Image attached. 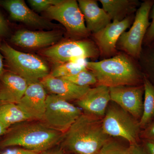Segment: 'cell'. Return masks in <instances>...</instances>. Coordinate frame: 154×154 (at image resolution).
I'll list each match as a JSON object with an SVG mask.
<instances>
[{"mask_svg": "<svg viewBox=\"0 0 154 154\" xmlns=\"http://www.w3.org/2000/svg\"><path fill=\"white\" fill-rule=\"evenodd\" d=\"M154 4L152 1H145L141 4L131 28L125 31L118 40L122 49L136 58H140L142 51L144 39L150 24L149 16Z\"/></svg>", "mask_w": 154, "mask_h": 154, "instance_id": "cell-7", "label": "cell"}, {"mask_svg": "<svg viewBox=\"0 0 154 154\" xmlns=\"http://www.w3.org/2000/svg\"><path fill=\"white\" fill-rule=\"evenodd\" d=\"M131 22L129 17L121 21L113 20L99 32L94 33V37L102 53L110 55L115 52L119 39L129 28Z\"/></svg>", "mask_w": 154, "mask_h": 154, "instance_id": "cell-15", "label": "cell"}, {"mask_svg": "<svg viewBox=\"0 0 154 154\" xmlns=\"http://www.w3.org/2000/svg\"><path fill=\"white\" fill-rule=\"evenodd\" d=\"M41 54L50 61L58 65L96 57L99 54V50L92 42L69 40L46 48L42 51Z\"/></svg>", "mask_w": 154, "mask_h": 154, "instance_id": "cell-6", "label": "cell"}, {"mask_svg": "<svg viewBox=\"0 0 154 154\" xmlns=\"http://www.w3.org/2000/svg\"><path fill=\"white\" fill-rule=\"evenodd\" d=\"M130 154H149L143 146L139 143L130 145Z\"/></svg>", "mask_w": 154, "mask_h": 154, "instance_id": "cell-31", "label": "cell"}, {"mask_svg": "<svg viewBox=\"0 0 154 154\" xmlns=\"http://www.w3.org/2000/svg\"><path fill=\"white\" fill-rule=\"evenodd\" d=\"M45 12L48 17L61 23L71 35L81 37L88 35L84 16L77 1L63 0Z\"/></svg>", "mask_w": 154, "mask_h": 154, "instance_id": "cell-9", "label": "cell"}, {"mask_svg": "<svg viewBox=\"0 0 154 154\" xmlns=\"http://www.w3.org/2000/svg\"><path fill=\"white\" fill-rule=\"evenodd\" d=\"M9 71L25 79L29 84L40 82L50 74L46 62L37 56L21 52L7 43L0 45Z\"/></svg>", "mask_w": 154, "mask_h": 154, "instance_id": "cell-4", "label": "cell"}, {"mask_svg": "<svg viewBox=\"0 0 154 154\" xmlns=\"http://www.w3.org/2000/svg\"><path fill=\"white\" fill-rule=\"evenodd\" d=\"M63 135L43 121L28 120L9 128L0 141V149L18 146L40 153L59 145Z\"/></svg>", "mask_w": 154, "mask_h": 154, "instance_id": "cell-2", "label": "cell"}, {"mask_svg": "<svg viewBox=\"0 0 154 154\" xmlns=\"http://www.w3.org/2000/svg\"><path fill=\"white\" fill-rule=\"evenodd\" d=\"M63 0H28V2L34 10L38 12L47 11L52 6L60 4Z\"/></svg>", "mask_w": 154, "mask_h": 154, "instance_id": "cell-25", "label": "cell"}, {"mask_svg": "<svg viewBox=\"0 0 154 154\" xmlns=\"http://www.w3.org/2000/svg\"><path fill=\"white\" fill-rule=\"evenodd\" d=\"M46 91L67 101H78L85 95L90 87H80L61 78L49 75L40 81Z\"/></svg>", "mask_w": 154, "mask_h": 154, "instance_id": "cell-16", "label": "cell"}, {"mask_svg": "<svg viewBox=\"0 0 154 154\" xmlns=\"http://www.w3.org/2000/svg\"><path fill=\"white\" fill-rule=\"evenodd\" d=\"M110 140L102 118L83 113L63 134L59 145L65 154H98Z\"/></svg>", "mask_w": 154, "mask_h": 154, "instance_id": "cell-1", "label": "cell"}, {"mask_svg": "<svg viewBox=\"0 0 154 154\" xmlns=\"http://www.w3.org/2000/svg\"><path fill=\"white\" fill-rule=\"evenodd\" d=\"M79 7L84 16L89 32L96 33L110 23L111 19L94 0H79Z\"/></svg>", "mask_w": 154, "mask_h": 154, "instance_id": "cell-18", "label": "cell"}, {"mask_svg": "<svg viewBox=\"0 0 154 154\" xmlns=\"http://www.w3.org/2000/svg\"><path fill=\"white\" fill-rule=\"evenodd\" d=\"M102 8L111 20L121 21L129 10L135 9L136 2L128 0H100Z\"/></svg>", "mask_w": 154, "mask_h": 154, "instance_id": "cell-20", "label": "cell"}, {"mask_svg": "<svg viewBox=\"0 0 154 154\" xmlns=\"http://www.w3.org/2000/svg\"><path fill=\"white\" fill-rule=\"evenodd\" d=\"M152 9V21L146 33L143 42V43H144L146 45L148 46L150 45L154 41V4Z\"/></svg>", "mask_w": 154, "mask_h": 154, "instance_id": "cell-26", "label": "cell"}, {"mask_svg": "<svg viewBox=\"0 0 154 154\" xmlns=\"http://www.w3.org/2000/svg\"><path fill=\"white\" fill-rule=\"evenodd\" d=\"M8 128H9L0 122V137L2 136L5 134Z\"/></svg>", "mask_w": 154, "mask_h": 154, "instance_id": "cell-35", "label": "cell"}, {"mask_svg": "<svg viewBox=\"0 0 154 154\" xmlns=\"http://www.w3.org/2000/svg\"><path fill=\"white\" fill-rule=\"evenodd\" d=\"M87 62L86 60H84L58 65L49 75L55 78H64L73 75L87 68Z\"/></svg>", "mask_w": 154, "mask_h": 154, "instance_id": "cell-22", "label": "cell"}, {"mask_svg": "<svg viewBox=\"0 0 154 154\" xmlns=\"http://www.w3.org/2000/svg\"><path fill=\"white\" fill-rule=\"evenodd\" d=\"M39 152L30 150L22 147L9 149L0 152V154H39Z\"/></svg>", "mask_w": 154, "mask_h": 154, "instance_id": "cell-28", "label": "cell"}, {"mask_svg": "<svg viewBox=\"0 0 154 154\" xmlns=\"http://www.w3.org/2000/svg\"><path fill=\"white\" fill-rule=\"evenodd\" d=\"M109 89L111 101L140 121L143 112V85L117 86Z\"/></svg>", "mask_w": 154, "mask_h": 154, "instance_id": "cell-10", "label": "cell"}, {"mask_svg": "<svg viewBox=\"0 0 154 154\" xmlns=\"http://www.w3.org/2000/svg\"><path fill=\"white\" fill-rule=\"evenodd\" d=\"M29 120L31 119L17 104L5 103L0 106V122L9 128Z\"/></svg>", "mask_w": 154, "mask_h": 154, "instance_id": "cell-19", "label": "cell"}, {"mask_svg": "<svg viewBox=\"0 0 154 154\" xmlns=\"http://www.w3.org/2000/svg\"><path fill=\"white\" fill-rule=\"evenodd\" d=\"M86 66L95 75L99 85L110 88L143 85L144 75L123 54L99 62H87Z\"/></svg>", "mask_w": 154, "mask_h": 154, "instance_id": "cell-3", "label": "cell"}, {"mask_svg": "<svg viewBox=\"0 0 154 154\" xmlns=\"http://www.w3.org/2000/svg\"><path fill=\"white\" fill-rule=\"evenodd\" d=\"M143 146L149 154H154V143L145 141Z\"/></svg>", "mask_w": 154, "mask_h": 154, "instance_id": "cell-33", "label": "cell"}, {"mask_svg": "<svg viewBox=\"0 0 154 154\" xmlns=\"http://www.w3.org/2000/svg\"><path fill=\"white\" fill-rule=\"evenodd\" d=\"M2 102H1V101H0V106H1V105H2Z\"/></svg>", "mask_w": 154, "mask_h": 154, "instance_id": "cell-37", "label": "cell"}, {"mask_svg": "<svg viewBox=\"0 0 154 154\" xmlns=\"http://www.w3.org/2000/svg\"><path fill=\"white\" fill-rule=\"evenodd\" d=\"M82 109L54 94L48 95L42 121L51 128L64 133L82 115Z\"/></svg>", "mask_w": 154, "mask_h": 154, "instance_id": "cell-8", "label": "cell"}, {"mask_svg": "<svg viewBox=\"0 0 154 154\" xmlns=\"http://www.w3.org/2000/svg\"><path fill=\"white\" fill-rule=\"evenodd\" d=\"M0 5L8 12L11 19L15 21L38 28L54 27L46 19L28 8L22 0L0 1Z\"/></svg>", "mask_w": 154, "mask_h": 154, "instance_id": "cell-14", "label": "cell"}, {"mask_svg": "<svg viewBox=\"0 0 154 154\" xmlns=\"http://www.w3.org/2000/svg\"><path fill=\"white\" fill-rule=\"evenodd\" d=\"M143 86L144 99L143 112L139 121L141 128L147 126L154 117V86L144 76Z\"/></svg>", "mask_w": 154, "mask_h": 154, "instance_id": "cell-21", "label": "cell"}, {"mask_svg": "<svg viewBox=\"0 0 154 154\" xmlns=\"http://www.w3.org/2000/svg\"><path fill=\"white\" fill-rule=\"evenodd\" d=\"M47 96L46 90L41 82L31 83L17 104L31 120L42 121Z\"/></svg>", "mask_w": 154, "mask_h": 154, "instance_id": "cell-11", "label": "cell"}, {"mask_svg": "<svg viewBox=\"0 0 154 154\" xmlns=\"http://www.w3.org/2000/svg\"><path fill=\"white\" fill-rule=\"evenodd\" d=\"M29 83L25 79L6 71L0 79V101L2 104H18L25 94Z\"/></svg>", "mask_w": 154, "mask_h": 154, "instance_id": "cell-17", "label": "cell"}, {"mask_svg": "<svg viewBox=\"0 0 154 154\" xmlns=\"http://www.w3.org/2000/svg\"><path fill=\"white\" fill-rule=\"evenodd\" d=\"M146 53H147L146 55V66L147 67H149L150 72H152L154 76V48H151Z\"/></svg>", "mask_w": 154, "mask_h": 154, "instance_id": "cell-29", "label": "cell"}, {"mask_svg": "<svg viewBox=\"0 0 154 154\" xmlns=\"http://www.w3.org/2000/svg\"><path fill=\"white\" fill-rule=\"evenodd\" d=\"M80 87H90L97 83L96 76L91 71L86 68L76 74L61 78Z\"/></svg>", "mask_w": 154, "mask_h": 154, "instance_id": "cell-23", "label": "cell"}, {"mask_svg": "<svg viewBox=\"0 0 154 154\" xmlns=\"http://www.w3.org/2000/svg\"><path fill=\"white\" fill-rule=\"evenodd\" d=\"M3 56L0 51V79L4 73L6 72L4 68V64L3 62Z\"/></svg>", "mask_w": 154, "mask_h": 154, "instance_id": "cell-34", "label": "cell"}, {"mask_svg": "<svg viewBox=\"0 0 154 154\" xmlns=\"http://www.w3.org/2000/svg\"><path fill=\"white\" fill-rule=\"evenodd\" d=\"M102 126L109 136L122 138L130 145L138 143L141 128L139 120L118 105L107 107Z\"/></svg>", "mask_w": 154, "mask_h": 154, "instance_id": "cell-5", "label": "cell"}, {"mask_svg": "<svg viewBox=\"0 0 154 154\" xmlns=\"http://www.w3.org/2000/svg\"><path fill=\"white\" fill-rule=\"evenodd\" d=\"M8 25L6 19L0 13V37L5 36L8 34Z\"/></svg>", "mask_w": 154, "mask_h": 154, "instance_id": "cell-30", "label": "cell"}, {"mask_svg": "<svg viewBox=\"0 0 154 154\" xmlns=\"http://www.w3.org/2000/svg\"><path fill=\"white\" fill-rule=\"evenodd\" d=\"M39 154H65L59 145L39 153Z\"/></svg>", "mask_w": 154, "mask_h": 154, "instance_id": "cell-32", "label": "cell"}, {"mask_svg": "<svg viewBox=\"0 0 154 154\" xmlns=\"http://www.w3.org/2000/svg\"><path fill=\"white\" fill-rule=\"evenodd\" d=\"M110 101L109 88L99 85L95 88H90L76 103L84 113L103 118Z\"/></svg>", "mask_w": 154, "mask_h": 154, "instance_id": "cell-13", "label": "cell"}, {"mask_svg": "<svg viewBox=\"0 0 154 154\" xmlns=\"http://www.w3.org/2000/svg\"><path fill=\"white\" fill-rule=\"evenodd\" d=\"M150 46H152V45H153V48H154V41L153 42H152V43H151V44L150 45Z\"/></svg>", "mask_w": 154, "mask_h": 154, "instance_id": "cell-36", "label": "cell"}, {"mask_svg": "<svg viewBox=\"0 0 154 154\" xmlns=\"http://www.w3.org/2000/svg\"><path fill=\"white\" fill-rule=\"evenodd\" d=\"M140 136L146 141L154 143V122L148 125L144 130L141 131Z\"/></svg>", "mask_w": 154, "mask_h": 154, "instance_id": "cell-27", "label": "cell"}, {"mask_svg": "<svg viewBox=\"0 0 154 154\" xmlns=\"http://www.w3.org/2000/svg\"><path fill=\"white\" fill-rule=\"evenodd\" d=\"M61 37L57 31H30L20 30L11 37V42L19 47L29 49H38L52 46Z\"/></svg>", "mask_w": 154, "mask_h": 154, "instance_id": "cell-12", "label": "cell"}, {"mask_svg": "<svg viewBox=\"0 0 154 154\" xmlns=\"http://www.w3.org/2000/svg\"><path fill=\"white\" fill-rule=\"evenodd\" d=\"M98 154H130L129 147H126L118 142L110 140Z\"/></svg>", "mask_w": 154, "mask_h": 154, "instance_id": "cell-24", "label": "cell"}]
</instances>
